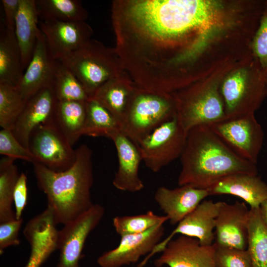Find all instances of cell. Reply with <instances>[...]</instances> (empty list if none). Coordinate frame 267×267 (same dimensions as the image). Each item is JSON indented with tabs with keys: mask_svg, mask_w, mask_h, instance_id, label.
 <instances>
[{
	"mask_svg": "<svg viewBox=\"0 0 267 267\" xmlns=\"http://www.w3.org/2000/svg\"><path fill=\"white\" fill-rule=\"evenodd\" d=\"M180 160L179 186L207 189L232 174L258 175L256 164L237 155L206 125L188 132Z\"/></svg>",
	"mask_w": 267,
	"mask_h": 267,
	"instance_id": "obj_1",
	"label": "cell"
},
{
	"mask_svg": "<svg viewBox=\"0 0 267 267\" xmlns=\"http://www.w3.org/2000/svg\"><path fill=\"white\" fill-rule=\"evenodd\" d=\"M76 151V159L62 172L33 164L39 188L46 195L47 207L55 224L65 225L78 218L93 205L90 190L93 183L92 151L86 144Z\"/></svg>",
	"mask_w": 267,
	"mask_h": 267,
	"instance_id": "obj_2",
	"label": "cell"
},
{
	"mask_svg": "<svg viewBox=\"0 0 267 267\" xmlns=\"http://www.w3.org/2000/svg\"><path fill=\"white\" fill-rule=\"evenodd\" d=\"M58 60L76 76L90 98L106 82L126 72L115 48L93 39Z\"/></svg>",
	"mask_w": 267,
	"mask_h": 267,
	"instance_id": "obj_3",
	"label": "cell"
},
{
	"mask_svg": "<svg viewBox=\"0 0 267 267\" xmlns=\"http://www.w3.org/2000/svg\"><path fill=\"white\" fill-rule=\"evenodd\" d=\"M176 116L173 93L139 87L134 91L122 124V130L136 145L154 130Z\"/></svg>",
	"mask_w": 267,
	"mask_h": 267,
	"instance_id": "obj_4",
	"label": "cell"
},
{
	"mask_svg": "<svg viewBox=\"0 0 267 267\" xmlns=\"http://www.w3.org/2000/svg\"><path fill=\"white\" fill-rule=\"evenodd\" d=\"M173 93L176 103V118L187 134L196 126L209 125L226 118L218 83L192 84Z\"/></svg>",
	"mask_w": 267,
	"mask_h": 267,
	"instance_id": "obj_5",
	"label": "cell"
},
{
	"mask_svg": "<svg viewBox=\"0 0 267 267\" xmlns=\"http://www.w3.org/2000/svg\"><path fill=\"white\" fill-rule=\"evenodd\" d=\"M239 69L223 81L220 89L226 118L254 114L267 96V75L263 71L252 78Z\"/></svg>",
	"mask_w": 267,
	"mask_h": 267,
	"instance_id": "obj_6",
	"label": "cell"
},
{
	"mask_svg": "<svg viewBox=\"0 0 267 267\" xmlns=\"http://www.w3.org/2000/svg\"><path fill=\"white\" fill-rule=\"evenodd\" d=\"M208 126L234 153L257 165L264 133L254 114L225 118Z\"/></svg>",
	"mask_w": 267,
	"mask_h": 267,
	"instance_id": "obj_7",
	"label": "cell"
},
{
	"mask_svg": "<svg viewBox=\"0 0 267 267\" xmlns=\"http://www.w3.org/2000/svg\"><path fill=\"white\" fill-rule=\"evenodd\" d=\"M187 134L176 116L154 130L137 146L145 166L158 173L180 158Z\"/></svg>",
	"mask_w": 267,
	"mask_h": 267,
	"instance_id": "obj_8",
	"label": "cell"
},
{
	"mask_svg": "<svg viewBox=\"0 0 267 267\" xmlns=\"http://www.w3.org/2000/svg\"><path fill=\"white\" fill-rule=\"evenodd\" d=\"M29 149L37 163L55 172L70 168L76 159V151L53 120L40 125L31 133Z\"/></svg>",
	"mask_w": 267,
	"mask_h": 267,
	"instance_id": "obj_9",
	"label": "cell"
},
{
	"mask_svg": "<svg viewBox=\"0 0 267 267\" xmlns=\"http://www.w3.org/2000/svg\"><path fill=\"white\" fill-rule=\"evenodd\" d=\"M98 204L58 230L57 250L60 258L57 267H80L85 243L90 233L98 225L104 214Z\"/></svg>",
	"mask_w": 267,
	"mask_h": 267,
	"instance_id": "obj_10",
	"label": "cell"
},
{
	"mask_svg": "<svg viewBox=\"0 0 267 267\" xmlns=\"http://www.w3.org/2000/svg\"><path fill=\"white\" fill-rule=\"evenodd\" d=\"M220 204L221 201L215 202L212 200H203L178 224L166 238L155 246L137 267H144L149 260L154 255L161 252L167 244L177 234L196 238L203 246L212 245L215 237L213 230L215 229L216 220Z\"/></svg>",
	"mask_w": 267,
	"mask_h": 267,
	"instance_id": "obj_11",
	"label": "cell"
},
{
	"mask_svg": "<svg viewBox=\"0 0 267 267\" xmlns=\"http://www.w3.org/2000/svg\"><path fill=\"white\" fill-rule=\"evenodd\" d=\"M164 224H157L143 233L121 236L118 246L102 254L97 264L100 267H122L136 263L162 240Z\"/></svg>",
	"mask_w": 267,
	"mask_h": 267,
	"instance_id": "obj_12",
	"label": "cell"
},
{
	"mask_svg": "<svg viewBox=\"0 0 267 267\" xmlns=\"http://www.w3.org/2000/svg\"><path fill=\"white\" fill-rule=\"evenodd\" d=\"M216 245L200 244L196 238L181 235L171 240L159 258L154 261L155 267H216Z\"/></svg>",
	"mask_w": 267,
	"mask_h": 267,
	"instance_id": "obj_13",
	"label": "cell"
},
{
	"mask_svg": "<svg viewBox=\"0 0 267 267\" xmlns=\"http://www.w3.org/2000/svg\"><path fill=\"white\" fill-rule=\"evenodd\" d=\"M39 26L55 60L79 48L93 34L92 29L86 21H40Z\"/></svg>",
	"mask_w": 267,
	"mask_h": 267,
	"instance_id": "obj_14",
	"label": "cell"
},
{
	"mask_svg": "<svg viewBox=\"0 0 267 267\" xmlns=\"http://www.w3.org/2000/svg\"><path fill=\"white\" fill-rule=\"evenodd\" d=\"M250 209L244 202L221 201L216 220L214 243L218 246L247 249Z\"/></svg>",
	"mask_w": 267,
	"mask_h": 267,
	"instance_id": "obj_15",
	"label": "cell"
},
{
	"mask_svg": "<svg viewBox=\"0 0 267 267\" xmlns=\"http://www.w3.org/2000/svg\"><path fill=\"white\" fill-rule=\"evenodd\" d=\"M58 100L52 86L44 87L30 97L11 130L17 140L29 149L32 132L53 119Z\"/></svg>",
	"mask_w": 267,
	"mask_h": 267,
	"instance_id": "obj_16",
	"label": "cell"
},
{
	"mask_svg": "<svg viewBox=\"0 0 267 267\" xmlns=\"http://www.w3.org/2000/svg\"><path fill=\"white\" fill-rule=\"evenodd\" d=\"M107 137L114 144L118 160V169L112 181L113 186L123 191H141L144 187L139 176L142 160L137 146L121 130L112 132Z\"/></svg>",
	"mask_w": 267,
	"mask_h": 267,
	"instance_id": "obj_17",
	"label": "cell"
},
{
	"mask_svg": "<svg viewBox=\"0 0 267 267\" xmlns=\"http://www.w3.org/2000/svg\"><path fill=\"white\" fill-rule=\"evenodd\" d=\"M56 61L40 30L32 58L16 86L26 101L43 88L52 86Z\"/></svg>",
	"mask_w": 267,
	"mask_h": 267,
	"instance_id": "obj_18",
	"label": "cell"
},
{
	"mask_svg": "<svg viewBox=\"0 0 267 267\" xmlns=\"http://www.w3.org/2000/svg\"><path fill=\"white\" fill-rule=\"evenodd\" d=\"M209 195L207 189L188 185L175 188L160 186L155 192L154 200L168 218L170 223L175 225L178 224Z\"/></svg>",
	"mask_w": 267,
	"mask_h": 267,
	"instance_id": "obj_19",
	"label": "cell"
},
{
	"mask_svg": "<svg viewBox=\"0 0 267 267\" xmlns=\"http://www.w3.org/2000/svg\"><path fill=\"white\" fill-rule=\"evenodd\" d=\"M210 195L229 194L243 199L250 208L267 200V184L258 175L245 173L225 177L207 189Z\"/></svg>",
	"mask_w": 267,
	"mask_h": 267,
	"instance_id": "obj_20",
	"label": "cell"
},
{
	"mask_svg": "<svg viewBox=\"0 0 267 267\" xmlns=\"http://www.w3.org/2000/svg\"><path fill=\"white\" fill-rule=\"evenodd\" d=\"M137 85L126 72L111 79L94 94V98L106 108L121 124L130 106Z\"/></svg>",
	"mask_w": 267,
	"mask_h": 267,
	"instance_id": "obj_21",
	"label": "cell"
},
{
	"mask_svg": "<svg viewBox=\"0 0 267 267\" xmlns=\"http://www.w3.org/2000/svg\"><path fill=\"white\" fill-rule=\"evenodd\" d=\"M39 19L36 0H20L14 32L24 71L32 58L40 32Z\"/></svg>",
	"mask_w": 267,
	"mask_h": 267,
	"instance_id": "obj_22",
	"label": "cell"
},
{
	"mask_svg": "<svg viewBox=\"0 0 267 267\" xmlns=\"http://www.w3.org/2000/svg\"><path fill=\"white\" fill-rule=\"evenodd\" d=\"M0 27V83L16 86L24 72L20 49L14 30L7 28L3 21Z\"/></svg>",
	"mask_w": 267,
	"mask_h": 267,
	"instance_id": "obj_23",
	"label": "cell"
},
{
	"mask_svg": "<svg viewBox=\"0 0 267 267\" xmlns=\"http://www.w3.org/2000/svg\"><path fill=\"white\" fill-rule=\"evenodd\" d=\"M86 101H58L53 121L71 146L83 135Z\"/></svg>",
	"mask_w": 267,
	"mask_h": 267,
	"instance_id": "obj_24",
	"label": "cell"
},
{
	"mask_svg": "<svg viewBox=\"0 0 267 267\" xmlns=\"http://www.w3.org/2000/svg\"><path fill=\"white\" fill-rule=\"evenodd\" d=\"M41 21H86L87 10L78 0H36Z\"/></svg>",
	"mask_w": 267,
	"mask_h": 267,
	"instance_id": "obj_25",
	"label": "cell"
},
{
	"mask_svg": "<svg viewBox=\"0 0 267 267\" xmlns=\"http://www.w3.org/2000/svg\"><path fill=\"white\" fill-rule=\"evenodd\" d=\"M122 130L121 124L113 114L92 97L86 101V116L83 135L107 137L113 132Z\"/></svg>",
	"mask_w": 267,
	"mask_h": 267,
	"instance_id": "obj_26",
	"label": "cell"
},
{
	"mask_svg": "<svg viewBox=\"0 0 267 267\" xmlns=\"http://www.w3.org/2000/svg\"><path fill=\"white\" fill-rule=\"evenodd\" d=\"M14 160L4 157L0 161V223L16 220L12 203L15 186L20 174Z\"/></svg>",
	"mask_w": 267,
	"mask_h": 267,
	"instance_id": "obj_27",
	"label": "cell"
},
{
	"mask_svg": "<svg viewBox=\"0 0 267 267\" xmlns=\"http://www.w3.org/2000/svg\"><path fill=\"white\" fill-rule=\"evenodd\" d=\"M259 208H250L247 250L253 267H267V227Z\"/></svg>",
	"mask_w": 267,
	"mask_h": 267,
	"instance_id": "obj_28",
	"label": "cell"
},
{
	"mask_svg": "<svg viewBox=\"0 0 267 267\" xmlns=\"http://www.w3.org/2000/svg\"><path fill=\"white\" fill-rule=\"evenodd\" d=\"M52 87L58 101L88 100L89 96L72 72L56 60Z\"/></svg>",
	"mask_w": 267,
	"mask_h": 267,
	"instance_id": "obj_29",
	"label": "cell"
},
{
	"mask_svg": "<svg viewBox=\"0 0 267 267\" xmlns=\"http://www.w3.org/2000/svg\"><path fill=\"white\" fill-rule=\"evenodd\" d=\"M27 101L16 86L0 83V126L12 130Z\"/></svg>",
	"mask_w": 267,
	"mask_h": 267,
	"instance_id": "obj_30",
	"label": "cell"
},
{
	"mask_svg": "<svg viewBox=\"0 0 267 267\" xmlns=\"http://www.w3.org/2000/svg\"><path fill=\"white\" fill-rule=\"evenodd\" d=\"M169 221L166 216H160L151 211L145 214L116 216L113 219V225L121 237L127 235L143 233L154 226Z\"/></svg>",
	"mask_w": 267,
	"mask_h": 267,
	"instance_id": "obj_31",
	"label": "cell"
},
{
	"mask_svg": "<svg viewBox=\"0 0 267 267\" xmlns=\"http://www.w3.org/2000/svg\"><path fill=\"white\" fill-rule=\"evenodd\" d=\"M0 154L14 160H23L33 164L37 163L30 150L17 140L10 130L2 129L0 131Z\"/></svg>",
	"mask_w": 267,
	"mask_h": 267,
	"instance_id": "obj_32",
	"label": "cell"
},
{
	"mask_svg": "<svg viewBox=\"0 0 267 267\" xmlns=\"http://www.w3.org/2000/svg\"><path fill=\"white\" fill-rule=\"evenodd\" d=\"M216 245V267H253L252 260L247 249Z\"/></svg>",
	"mask_w": 267,
	"mask_h": 267,
	"instance_id": "obj_33",
	"label": "cell"
},
{
	"mask_svg": "<svg viewBox=\"0 0 267 267\" xmlns=\"http://www.w3.org/2000/svg\"><path fill=\"white\" fill-rule=\"evenodd\" d=\"M252 49L261 68L267 75V7L254 35Z\"/></svg>",
	"mask_w": 267,
	"mask_h": 267,
	"instance_id": "obj_34",
	"label": "cell"
},
{
	"mask_svg": "<svg viewBox=\"0 0 267 267\" xmlns=\"http://www.w3.org/2000/svg\"><path fill=\"white\" fill-rule=\"evenodd\" d=\"M23 219L0 223V253L9 246H18L20 240L19 232L23 223Z\"/></svg>",
	"mask_w": 267,
	"mask_h": 267,
	"instance_id": "obj_35",
	"label": "cell"
},
{
	"mask_svg": "<svg viewBox=\"0 0 267 267\" xmlns=\"http://www.w3.org/2000/svg\"><path fill=\"white\" fill-rule=\"evenodd\" d=\"M27 181L26 175L23 173H20L13 193V203L17 220L22 218L23 211L27 204L28 194Z\"/></svg>",
	"mask_w": 267,
	"mask_h": 267,
	"instance_id": "obj_36",
	"label": "cell"
},
{
	"mask_svg": "<svg viewBox=\"0 0 267 267\" xmlns=\"http://www.w3.org/2000/svg\"><path fill=\"white\" fill-rule=\"evenodd\" d=\"M1 3L4 12V19L2 21L7 28L14 30L20 0H1Z\"/></svg>",
	"mask_w": 267,
	"mask_h": 267,
	"instance_id": "obj_37",
	"label": "cell"
},
{
	"mask_svg": "<svg viewBox=\"0 0 267 267\" xmlns=\"http://www.w3.org/2000/svg\"><path fill=\"white\" fill-rule=\"evenodd\" d=\"M259 208L263 222L267 227V200L261 204Z\"/></svg>",
	"mask_w": 267,
	"mask_h": 267,
	"instance_id": "obj_38",
	"label": "cell"
},
{
	"mask_svg": "<svg viewBox=\"0 0 267 267\" xmlns=\"http://www.w3.org/2000/svg\"><path fill=\"white\" fill-rule=\"evenodd\" d=\"M25 267H33V266H32L31 265L27 264L26 265V266H25Z\"/></svg>",
	"mask_w": 267,
	"mask_h": 267,
	"instance_id": "obj_39",
	"label": "cell"
}]
</instances>
